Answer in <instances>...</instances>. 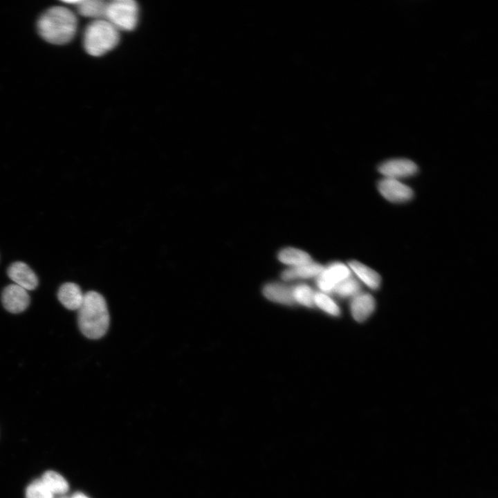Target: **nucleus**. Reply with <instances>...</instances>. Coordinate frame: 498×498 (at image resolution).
<instances>
[{
  "mask_svg": "<svg viewBox=\"0 0 498 498\" xmlns=\"http://www.w3.org/2000/svg\"><path fill=\"white\" fill-rule=\"evenodd\" d=\"M77 27L75 15L64 6L50 8L40 17L37 23L39 35L53 44H64L71 41Z\"/></svg>",
  "mask_w": 498,
  "mask_h": 498,
  "instance_id": "f257e3e1",
  "label": "nucleus"
},
{
  "mask_svg": "<svg viewBox=\"0 0 498 498\" xmlns=\"http://www.w3.org/2000/svg\"><path fill=\"white\" fill-rule=\"evenodd\" d=\"M78 311V325L88 338L98 339L107 333L109 326V313L104 298L95 291L84 293Z\"/></svg>",
  "mask_w": 498,
  "mask_h": 498,
  "instance_id": "f03ea898",
  "label": "nucleus"
},
{
  "mask_svg": "<svg viewBox=\"0 0 498 498\" xmlns=\"http://www.w3.org/2000/svg\"><path fill=\"white\" fill-rule=\"evenodd\" d=\"M119 39V30L105 19H98L86 26L84 46L91 55L100 56L113 49Z\"/></svg>",
  "mask_w": 498,
  "mask_h": 498,
  "instance_id": "7ed1b4c3",
  "label": "nucleus"
},
{
  "mask_svg": "<svg viewBox=\"0 0 498 498\" xmlns=\"http://www.w3.org/2000/svg\"><path fill=\"white\" fill-rule=\"evenodd\" d=\"M118 30H132L138 23V7L132 0H115L107 3L104 16Z\"/></svg>",
  "mask_w": 498,
  "mask_h": 498,
  "instance_id": "20e7f679",
  "label": "nucleus"
},
{
  "mask_svg": "<svg viewBox=\"0 0 498 498\" xmlns=\"http://www.w3.org/2000/svg\"><path fill=\"white\" fill-rule=\"evenodd\" d=\"M351 277L349 266L340 262L331 264L317 277V285L324 293H330L343 280Z\"/></svg>",
  "mask_w": 498,
  "mask_h": 498,
  "instance_id": "39448f33",
  "label": "nucleus"
},
{
  "mask_svg": "<svg viewBox=\"0 0 498 498\" xmlns=\"http://www.w3.org/2000/svg\"><path fill=\"white\" fill-rule=\"evenodd\" d=\"M378 187L381 195L391 202L403 203L413 196L412 189L396 179L384 178L379 181Z\"/></svg>",
  "mask_w": 498,
  "mask_h": 498,
  "instance_id": "423d86ee",
  "label": "nucleus"
},
{
  "mask_svg": "<svg viewBox=\"0 0 498 498\" xmlns=\"http://www.w3.org/2000/svg\"><path fill=\"white\" fill-rule=\"evenodd\" d=\"M4 308L12 313H19L28 306L30 297L26 290L14 284L6 286L2 293Z\"/></svg>",
  "mask_w": 498,
  "mask_h": 498,
  "instance_id": "0eeeda50",
  "label": "nucleus"
},
{
  "mask_svg": "<svg viewBox=\"0 0 498 498\" xmlns=\"http://www.w3.org/2000/svg\"><path fill=\"white\" fill-rule=\"evenodd\" d=\"M417 170V165L406 158L388 160L378 167L379 172L385 178L396 180L413 176Z\"/></svg>",
  "mask_w": 498,
  "mask_h": 498,
  "instance_id": "6e6552de",
  "label": "nucleus"
},
{
  "mask_svg": "<svg viewBox=\"0 0 498 498\" xmlns=\"http://www.w3.org/2000/svg\"><path fill=\"white\" fill-rule=\"evenodd\" d=\"M7 273L15 284L26 290L37 288L38 279L34 271L25 263L16 261L8 268Z\"/></svg>",
  "mask_w": 498,
  "mask_h": 498,
  "instance_id": "1a4fd4ad",
  "label": "nucleus"
},
{
  "mask_svg": "<svg viewBox=\"0 0 498 498\" xmlns=\"http://www.w3.org/2000/svg\"><path fill=\"white\" fill-rule=\"evenodd\" d=\"M84 295L80 286L73 282L63 284L57 293L59 302L69 310H78L83 302Z\"/></svg>",
  "mask_w": 498,
  "mask_h": 498,
  "instance_id": "9d476101",
  "label": "nucleus"
},
{
  "mask_svg": "<svg viewBox=\"0 0 498 498\" xmlns=\"http://www.w3.org/2000/svg\"><path fill=\"white\" fill-rule=\"evenodd\" d=\"M375 304V300L370 294H357L351 303L353 317L358 322L365 321L374 311Z\"/></svg>",
  "mask_w": 498,
  "mask_h": 498,
  "instance_id": "9b49d317",
  "label": "nucleus"
},
{
  "mask_svg": "<svg viewBox=\"0 0 498 498\" xmlns=\"http://www.w3.org/2000/svg\"><path fill=\"white\" fill-rule=\"evenodd\" d=\"M265 297L270 301L286 305L295 302L293 297V288L278 282L267 284L263 289Z\"/></svg>",
  "mask_w": 498,
  "mask_h": 498,
  "instance_id": "f8f14e48",
  "label": "nucleus"
},
{
  "mask_svg": "<svg viewBox=\"0 0 498 498\" xmlns=\"http://www.w3.org/2000/svg\"><path fill=\"white\" fill-rule=\"evenodd\" d=\"M324 267L317 263L311 261L309 263L292 266L287 268L282 273V278L284 280L289 281L296 279H308L317 277L322 271Z\"/></svg>",
  "mask_w": 498,
  "mask_h": 498,
  "instance_id": "ddd939ff",
  "label": "nucleus"
},
{
  "mask_svg": "<svg viewBox=\"0 0 498 498\" xmlns=\"http://www.w3.org/2000/svg\"><path fill=\"white\" fill-rule=\"evenodd\" d=\"M64 2L75 5L80 15L98 19L104 16L107 2L102 0H71Z\"/></svg>",
  "mask_w": 498,
  "mask_h": 498,
  "instance_id": "4468645a",
  "label": "nucleus"
},
{
  "mask_svg": "<svg viewBox=\"0 0 498 498\" xmlns=\"http://www.w3.org/2000/svg\"><path fill=\"white\" fill-rule=\"evenodd\" d=\"M349 268L370 288L377 289L380 286V276L369 267L359 261H351L349 264Z\"/></svg>",
  "mask_w": 498,
  "mask_h": 498,
  "instance_id": "2eb2a0df",
  "label": "nucleus"
},
{
  "mask_svg": "<svg viewBox=\"0 0 498 498\" xmlns=\"http://www.w3.org/2000/svg\"><path fill=\"white\" fill-rule=\"evenodd\" d=\"M41 480L53 495H63L68 492L69 485L66 479L57 472H44Z\"/></svg>",
  "mask_w": 498,
  "mask_h": 498,
  "instance_id": "dca6fc26",
  "label": "nucleus"
},
{
  "mask_svg": "<svg viewBox=\"0 0 498 498\" xmlns=\"http://www.w3.org/2000/svg\"><path fill=\"white\" fill-rule=\"evenodd\" d=\"M278 259L281 262L291 266H297L312 261L307 252L295 248H284L279 252Z\"/></svg>",
  "mask_w": 498,
  "mask_h": 498,
  "instance_id": "f3484780",
  "label": "nucleus"
},
{
  "mask_svg": "<svg viewBox=\"0 0 498 498\" xmlns=\"http://www.w3.org/2000/svg\"><path fill=\"white\" fill-rule=\"evenodd\" d=\"M293 288V297L295 303H298L306 307H313L315 293L312 288L306 284H297Z\"/></svg>",
  "mask_w": 498,
  "mask_h": 498,
  "instance_id": "a211bd4d",
  "label": "nucleus"
},
{
  "mask_svg": "<svg viewBox=\"0 0 498 498\" xmlns=\"http://www.w3.org/2000/svg\"><path fill=\"white\" fill-rule=\"evenodd\" d=\"M314 305L329 315L338 316L340 314V309L338 305L333 299L324 293H315Z\"/></svg>",
  "mask_w": 498,
  "mask_h": 498,
  "instance_id": "6ab92c4d",
  "label": "nucleus"
},
{
  "mask_svg": "<svg viewBox=\"0 0 498 498\" xmlns=\"http://www.w3.org/2000/svg\"><path fill=\"white\" fill-rule=\"evenodd\" d=\"M360 284L351 277L339 283L333 289L338 295L342 297L355 296L359 293Z\"/></svg>",
  "mask_w": 498,
  "mask_h": 498,
  "instance_id": "aec40b11",
  "label": "nucleus"
},
{
  "mask_svg": "<svg viewBox=\"0 0 498 498\" xmlns=\"http://www.w3.org/2000/svg\"><path fill=\"white\" fill-rule=\"evenodd\" d=\"M54 495L41 479L30 483L26 490V498H53Z\"/></svg>",
  "mask_w": 498,
  "mask_h": 498,
  "instance_id": "412c9836",
  "label": "nucleus"
},
{
  "mask_svg": "<svg viewBox=\"0 0 498 498\" xmlns=\"http://www.w3.org/2000/svg\"><path fill=\"white\" fill-rule=\"evenodd\" d=\"M71 498H89L87 495L82 492H75Z\"/></svg>",
  "mask_w": 498,
  "mask_h": 498,
  "instance_id": "4be33fe9",
  "label": "nucleus"
}]
</instances>
